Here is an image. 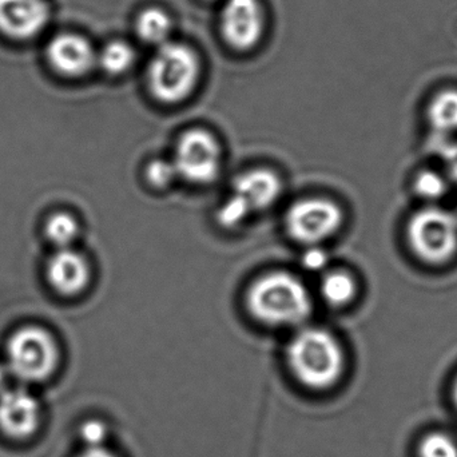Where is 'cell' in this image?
<instances>
[{"label": "cell", "mask_w": 457, "mask_h": 457, "mask_svg": "<svg viewBox=\"0 0 457 457\" xmlns=\"http://www.w3.org/2000/svg\"><path fill=\"white\" fill-rule=\"evenodd\" d=\"M287 362L295 380L306 391L335 388L345 373V353L335 336L319 328L301 330L287 348Z\"/></svg>", "instance_id": "6da1fadb"}, {"label": "cell", "mask_w": 457, "mask_h": 457, "mask_svg": "<svg viewBox=\"0 0 457 457\" xmlns=\"http://www.w3.org/2000/svg\"><path fill=\"white\" fill-rule=\"evenodd\" d=\"M246 301L253 317L276 327L301 324L313 309L303 282L287 271H273L258 278L250 287Z\"/></svg>", "instance_id": "7a4b0ae2"}, {"label": "cell", "mask_w": 457, "mask_h": 457, "mask_svg": "<svg viewBox=\"0 0 457 457\" xmlns=\"http://www.w3.org/2000/svg\"><path fill=\"white\" fill-rule=\"evenodd\" d=\"M200 59L189 46L170 42L160 46L147 69L153 96L163 104H179L195 91L200 78Z\"/></svg>", "instance_id": "3957f363"}, {"label": "cell", "mask_w": 457, "mask_h": 457, "mask_svg": "<svg viewBox=\"0 0 457 457\" xmlns=\"http://www.w3.org/2000/svg\"><path fill=\"white\" fill-rule=\"evenodd\" d=\"M408 246L427 265L450 262L457 253V216L442 208L420 209L407 224Z\"/></svg>", "instance_id": "277c9868"}, {"label": "cell", "mask_w": 457, "mask_h": 457, "mask_svg": "<svg viewBox=\"0 0 457 457\" xmlns=\"http://www.w3.org/2000/svg\"><path fill=\"white\" fill-rule=\"evenodd\" d=\"M58 361L55 340L42 328H21L8 340L5 367L11 378H18L21 383L47 380L55 372Z\"/></svg>", "instance_id": "5b68a950"}, {"label": "cell", "mask_w": 457, "mask_h": 457, "mask_svg": "<svg viewBox=\"0 0 457 457\" xmlns=\"http://www.w3.org/2000/svg\"><path fill=\"white\" fill-rule=\"evenodd\" d=\"M344 213L325 198H306L293 204L285 217L287 233L295 241L314 245L330 238L343 227Z\"/></svg>", "instance_id": "8992f818"}, {"label": "cell", "mask_w": 457, "mask_h": 457, "mask_svg": "<svg viewBox=\"0 0 457 457\" xmlns=\"http://www.w3.org/2000/svg\"><path fill=\"white\" fill-rule=\"evenodd\" d=\"M173 162L177 174L192 184H211L221 169V149L213 136L205 130L185 133L177 145Z\"/></svg>", "instance_id": "52a82bcc"}, {"label": "cell", "mask_w": 457, "mask_h": 457, "mask_svg": "<svg viewBox=\"0 0 457 457\" xmlns=\"http://www.w3.org/2000/svg\"><path fill=\"white\" fill-rule=\"evenodd\" d=\"M39 400L23 386H10L0 394V434L12 442L31 439L42 424Z\"/></svg>", "instance_id": "ba28073f"}, {"label": "cell", "mask_w": 457, "mask_h": 457, "mask_svg": "<svg viewBox=\"0 0 457 457\" xmlns=\"http://www.w3.org/2000/svg\"><path fill=\"white\" fill-rule=\"evenodd\" d=\"M222 35L231 47L249 50L260 42L263 12L258 0H228L221 13Z\"/></svg>", "instance_id": "9c48e42d"}, {"label": "cell", "mask_w": 457, "mask_h": 457, "mask_svg": "<svg viewBox=\"0 0 457 457\" xmlns=\"http://www.w3.org/2000/svg\"><path fill=\"white\" fill-rule=\"evenodd\" d=\"M50 19L46 0H0V32L15 40L37 37Z\"/></svg>", "instance_id": "30bf717a"}, {"label": "cell", "mask_w": 457, "mask_h": 457, "mask_svg": "<svg viewBox=\"0 0 457 457\" xmlns=\"http://www.w3.org/2000/svg\"><path fill=\"white\" fill-rule=\"evenodd\" d=\"M50 66L69 78L87 74L96 63L93 45L82 35L61 34L50 40L46 48Z\"/></svg>", "instance_id": "8fae6325"}, {"label": "cell", "mask_w": 457, "mask_h": 457, "mask_svg": "<svg viewBox=\"0 0 457 457\" xmlns=\"http://www.w3.org/2000/svg\"><path fill=\"white\" fill-rule=\"evenodd\" d=\"M47 279L61 295H75L87 287L90 268L80 253L71 247L59 249L48 261Z\"/></svg>", "instance_id": "7c38bea8"}, {"label": "cell", "mask_w": 457, "mask_h": 457, "mask_svg": "<svg viewBox=\"0 0 457 457\" xmlns=\"http://www.w3.org/2000/svg\"><path fill=\"white\" fill-rule=\"evenodd\" d=\"M281 192L278 176L266 169L246 171L237 177L233 184V195H238L252 213L270 208Z\"/></svg>", "instance_id": "4fadbf2b"}, {"label": "cell", "mask_w": 457, "mask_h": 457, "mask_svg": "<svg viewBox=\"0 0 457 457\" xmlns=\"http://www.w3.org/2000/svg\"><path fill=\"white\" fill-rule=\"evenodd\" d=\"M427 120L437 136L457 131V88H445L435 94L427 107Z\"/></svg>", "instance_id": "5bb4252c"}, {"label": "cell", "mask_w": 457, "mask_h": 457, "mask_svg": "<svg viewBox=\"0 0 457 457\" xmlns=\"http://www.w3.org/2000/svg\"><path fill=\"white\" fill-rule=\"evenodd\" d=\"M136 29L138 37L144 42L160 47L169 42V37L173 29V21L165 11L150 7L139 13Z\"/></svg>", "instance_id": "9a60e30c"}, {"label": "cell", "mask_w": 457, "mask_h": 457, "mask_svg": "<svg viewBox=\"0 0 457 457\" xmlns=\"http://www.w3.org/2000/svg\"><path fill=\"white\" fill-rule=\"evenodd\" d=\"M357 284L348 271L336 270L325 274L321 295L332 306H345L356 297Z\"/></svg>", "instance_id": "2e32d148"}, {"label": "cell", "mask_w": 457, "mask_h": 457, "mask_svg": "<svg viewBox=\"0 0 457 457\" xmlns=\"http://www.w3.org/2000/svg\"><path fill=\"white\" fill-rule=\"evenodd\" d=\"M136 62V51L122 40H114L96 54V63L112 75H122L133 67Z\"/></svg>", "instance_id": "e0dca14e"}, {"label": "cell", "mask_w": 457, "mask_h": 457, "mask_svg": "<svg viewBox=\"0 0 457 457\" xmlns=\"http://www.w3.org/2000/svg\"><path fill=\"white\" fill-rule=\"evenodd\" d=\"M450 190V181L447 177L435 170H421L413 179V192L421 200L435 203L442 200Z\"/></svg>", "instance_id": "ac0fdd59"}, {"label": "cell", "mask_w": 457, "mask_h": 457, "mask_svg": "<svg viewBox=\"0 0 457 457\" xmlns=\"http://www.w3.org/2000/svg\"><path fill=\"white\" fill-rule=\"evenodd\" d=\"M79 233L74 217L66 213H56L46 222V236L58 249H69Z\"/></svg>", "instance_id": "d6986e66"}, {"label": "cell", "mask_w": 457, "mask_h": 457, "mask_svg": "<svg viewBox=\"0 0 457 457\" xmlns=\"http://www.w3.org/2000/svg\"><path fill=\"white\" fill-rule=\"evenodd\" d=\"M419 457H457V445L442 432L427 435L419 445Z\"/></svg>", "instance_id": "ffe728a7"}, {"label": "cell", "mask_w": 457, "mask_h": 457, "mask_svg": "<svg viewBox=\"0 0 457 457\" xmlns=\"http://www.w3.org/2000/svg\"><path fill=\"white\" fill-rule=\"evenodd\" d=\"M110 429L101 419H87L79 427V439L83 448H99L109 445Z\"/></svg>", "instance_id": "44dd1931"}, {"label": "cell", "mask_w": 457, "mask_h": 457, "mask_svg": "<svg viewBox=\"0 0 457 457\" xmlns=\"http://www.w3.org/2000/svg\"><path fill=\"white\" fill-rule=\"evenodd\" d=\"M250 214H252V211L247 208L246 204L238 195H233L220 209L217 217H219V222L222 227L231 228L241 225Z\"/></svg>", "instance_id": "7402d4cb"}, {"label": "cell", "mask_w": 457, "mask_h": 457, "mask_svg": "<svg viewBox=\"0 0 457 457\" xmlns=\"http://www.w3.org/2000/svg\"><path fill=\"white\" fill-rule=\"evenodd\" d=\"M177 170L171 161L155 160L147 166L146 179L157 189H165L177 179Z\"/></svg>", "instance_id": "603a6c76"}, {"label": "cell", "mask_w": 457, "mask_h": 457, "mask_svg": "<svg viewBox=\"0 0 457 457\" xmlns=\"http://www.w3.org/2000/svg\"><path fill=\"white\" fill-rule=\"evenodd\" d=\"M439 153L443 163H445V171H447L448 181L457 187V141H442Z\"/></svg>", "instance_id": "cb8c5ba5"}, {"label": "cell", "mask_w": 457, "mask_h": 457, "mask_svg": "<svg viewBox=\"0 0 457 457\" xmlns=\"http://www.w3.org/2000/svg\"><path fill=\"white\" fill-rule=\"evenodd\" d=\"M303 265L311 271L322 270L328 265V254L320 247H311L303 255Z\"/></svg>", "instance_id": "d4e9b609"}, {"label": "cell", "mask_w": 457, "mask_h": 457, "mask_svg": "<svg viewBox=\"0 0 457 457\" xmlns=\"http://www.w3.org/2000/svg\"><path fill=\"white\" fill-rule=\"evenodd\" d=\"M77 457H120L114 450L106 445L99 448H82Z\"/></svg>", "instance_id": "484cf974"}, {"label": "cell", "mask_w": 457, "mask_h": 457, "mask_svg": "<svg viewBox=\"0 0 457 457\" xmlns=\"http://www.w3.org/2000/svg\"><path fill=\"white\" fill-rule=\"evenodd\" d=\"M11 375L8 372L7 367L5 365H0V394L4 392L5 389L10 388L8 386V380H10Z\"/></svg>", "instance_id": "4316f807"}, {"label": "cell", "mask_w": 457, "mask_h": 457, "mask_svg": "<svg viewBox=\"0 0 457 457\" xmlns=\"http://www.w3.org/2000/svg\"><path fill=\"white\" fill-rule=\"evenodd\" d=\"M453 400H455V404L457 407V378H456L455 386H453Z\"/></svg>", "instance_id": "83f0119b"}]
</instances>
